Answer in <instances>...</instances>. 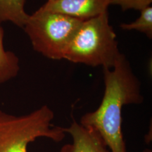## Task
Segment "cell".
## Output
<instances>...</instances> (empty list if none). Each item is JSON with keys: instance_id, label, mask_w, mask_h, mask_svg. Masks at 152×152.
Instances as JSON below:
<instances>
[{"instance_id": "1", "label": "cell", "mask_w": 152, "mask_h": 152, "mask_svg": "<svg viewBox=\"0 0 152 152\" xmlns=\"http://www.w3.org/2000/svg\"><path fill=\"white\" fill-rule=\"evenodd\" d=\"M103 71L105 88L101 104L83 115L80 123L96 129L111 152H128L122 132V109L125 105L143 102L141 83L121 53L113 67Z\"/></svg>"}, {"instance_id": "2", "label": "cell", "mask_w": 152, "mask_h": 152, "mask_svg": "<svg viewBox=\"0 0 152 152\" xmlns=\"http://www.w3.org/2000/svg\"><path fill=\"white\" fill-rule=\"evenodd\" d=\"M109 12L83 20L70 42L64 59L75 64L111 68L121 54Z\"/></svg>"}, {"instance_id": "3", "label": "cell", "mask_w": 152, "mask_h": 152, "mask_svg": "<svg viewBox=\"0 0 152 152\" xmlns=\"http://www.w3.org/2000/svg\"><path fill=\"white\" fill-rule=\"evenodd\" d=\"M54 118L47 105L20 116L0 111V152H28V144L39 137L61 142L66 133L52 124Z\"/></svg>"}, {"instance_id": "4", "label": "cell", "mask_w": 152, "mask_h": 152, "mask_svg": "<svg viewBox=\"0 0 152 152\" xmlns=\"http://www.w3.org/2000/svg\"><path fill=\"white\" fill-rule=\"evenodd\" d=\"M83 20L38 9L29 15L23 29L35 52L52 60L64 59V54Z\"/></svg>"}, {"instance_id": "5", "label": "cell", "mask_w": 152, "mask_h": 152, "mask_svg": "<svg viewBox=\"0 0 152 152\" xmlns=\"http://www.w3.org/2000/svg\"><path fill=\"white\" fill-rule=\"evenodd\" d=\"M111 0H54L47 1L39 8L82 20L99 16L108 11Z\"/></svg>"}, {"instance_id": "6", "label": "cell", "mask_w": 152, "mask_h": 152, "mask_svg": "<svg viewBox=\"0 0 152 152\" xmlns=\"http://www.w3.org/2000/svg\"><path fill=\"white\" fill-rule=\"evenodd\" d=\"M64 132L73 137L71 144H66L59 152H111L104 139L96 129L84 126L74 121Z\"/></svg>"}, {"instance_id": "7", "label": "cell", "mask_w": 152, "mask_h": 152, "mask_svg": "<svg viewBox=\"0 0 152 152\" xmlns=\"http://www.w3.org/2000/svg\"><path fill=\"white\" fill-rule=\"evenodd\" d=\"M26 0H0V23L9 21L23 28L29 14L25 10Z\"/></svg>"}, {"instance_id": "8", "label": "cell", "mask_w": 152, "mask_h": 152, "mask_svg": "<svg viewBox=\"0 0 152 152\" xmlns=\"http://www.w3.org/2000/svg\"><path fill=\"white\" fill-rule=\"evenodd\" d=\"M0 23V85L16 77L20 71L18 56L14 52L5 50L4 31Z\"/></svg>"}, {"instance_id": "9", "label": "cell", "mask_w": 152, "mask_h": 152, "mask_svg": "<svg viewBox=\"0 0 152 152\" xmlns=\"http://www.w3.org/2000/svg\"><path fill=\"white\" fill-rule=\"evenodd\" d=\"M120 28L124 30H137L145 34L147 37H152V7H148L140 11V15L134 21L122 23Z\"/></svg>"}, {"instance_id": "10", "label": "cell", "mask_w": 152, "mask_h": 152, "mask_svg": "<svg viewBox=\"0 0 152 152\" xmlns=\"http://www.w3.org/2000/svg\"><path fill=\"white\" fill-rule=\"evenodd\" d=\"M152 0H111V5L118 6L123 11H142L150 7Z\"/></svg>"}, {"instance_id": "11", "label": "cell", "mask_w": 152, "mask_h": 152, "mask_svg": "<svg viewBox=\"0 0 152 152\" xmlns=\"http://www.w3.org/2000/svg\"><path fill=\"white\" fill-rule=\"evenodd\" d=\"M145 151H146V152H151V150H146Z\"/></svg>"}, {"instance_id": "12", "label": "cell", "mask_w": 152, "mask_h": 152, "mask_svg": "<svg viewBox=\"0 0 152 152\" xmlns=\"http://www.w3.org/2000/svg\"><path fill=\"white\" fill-rule=\"evenodd\" d=\"M47 1H54V0H47Z\"/></svg>"}]
</instances>
